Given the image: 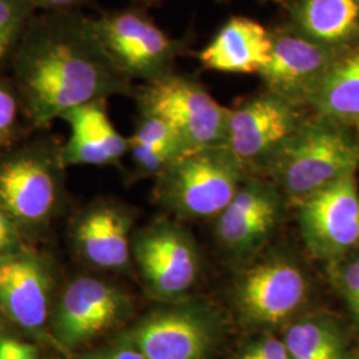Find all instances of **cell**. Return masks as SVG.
Masks as SVG:
<instances>
[{
    "label": "cell",
    "instance_id": "obj_11",
    "mask_svg": "<svg viewBox=\"0 0 359 359\" xmlns=\"http://www.w3.org/2000/svg\"><path fill=\"white\" fill-rule=\"evenodd\" d=\"M301 121L295 104L268 90L229 109L224 147L246 173L264 169Z\"/></svg>",
    "mask_w": 359,
    "mask_h": 359
},
{
    "label": "cell",
    "instance_id": "obj_5",
    "mask_svg": "<svg viewBox=\"0 0 359 359\" xmlns=\"http://www.w3.org/2000/svg\"><path fill=\"white\" fill-rule=\"evenodd\" d=\"M60 147L31 145L0 158V209L19 228H38L53 216L60 196Z\"/></svg>",
    "mask_w": 359,
    "mask_h": 359
},
{
    "label": "cell",
    "instance_id": "obj_10",
    "mask_svg": "<svg viewBox=\"0 0 359 359\" xmlns=\"http://www.w3.org/2000/svg\"><path fill=\"white\" fill-rule=\"evenodd\" d=\"M132 310L130 295L115 283L80 276L68 283L52 306V332L60 345L76 348L103 335Z\"/></svg>",
    "mask_w": 359,
    "mask_h": 359
},
{
    "label": "cell",
    "instance_id": "obj_29",
    "mask_svg": "<svg viewBox=\"0 0 359 359\" xmlns=\"http://www.w3.org/2000/svg\"><path fill=\"white\" fill-rule=\"evenodd\" d=\"M35 8H41L46 13L50 11H72L76 10L84 0H27Z\"/></svg>",
    "mask_w": 359,
    "mask_h": 359
},
{
    "label": "cell",
    "instance_id": "obj_19",
    "mask_svg": "<svg viewBox=\"0 0 359 359\" xmlns=\"http://www.w3.org/2000/svg\"><path fill=\"white\" fill-rule=\"evenodd\" d=\"M310 104L322 117L359 136V50L334 62Z\"/></svg>",
    "mask_w": 359,
    "mask_h": 359
},
{
    "label": "cell",
    "instance_id": "obj_22",
    "mask_svg": "<svg viewBox=\"0 0 359 359\" xmlns=\"http://www.w3.org/2000/svg\"><path fill=\"white\" fill-rule=\"evenodd\" d=\"M35 10L27 0H0V62L15 51Z\"/></svg>",
    "mask_w": 359,
    "mask_h": 359
},
{
    "label": "cell",
    "instance_id": "obj_31",
    "mask_svg": "<svg viewBox=\"0 0 359 359\" xmlns=\"http://www.w3.org/2000/svg\"><path fill=\"white\" fill-rule=\"evenodd\" d=\"M137 1H142V3H154L156 0H137Z\"/></svg>",
    "mask_w": 359,
    "mask_h": 359
},
{
    "label": "cell",
    "instance_id": "obj_6",
    "mask_svg": "<svg viewBox=\"0 0 359 359\" xmlns=\"http://www.w3.org/2000/svg\"><path fill=\"white\" fill-rule=\"evenodd\" d=\"M132 258L147 292L165 304L187 299L201 273V256L192 234L169 219L133 234Z\"/></svg>",
    "mask_w": 359,
    "mask_h": 359
},
{
    "label": "cell",
    "instance_id": "obj_14",
    "mask_svg": "<svg viewBox=\"0 0 359 359\" xmlns=\"http://www.w3.org/2000/svg\"><path fill=\"white\" fill-rule=\"evenodd\" d=\"M55 277L47 258L19 248L0 257V311L19 327L39 333L51 317Z\"/></svg>",
    "mask_w": 359,
    "mask_h": 359
},
{
    "label": "cell",
    "instance_id": "obj_16",
    "mask_svg": "<svg viewBox=\"0 0 359 359\" xmlns=\"http://www.w3.org/2000/svg\"><path fill=\"white\" fill-rule=\"evenodd\" d=\"M132 228L133 216L127 208L105 201L93 204L74 224V248L97 269L123 271L132 258Z\"/></svg>",
    "mask_w": 359,
    "mask_h": 359
},
{
    "label": "cell",
    "instance_id": "obj_18",
    "mask_svg": "<svg viewBox=\"0 0 359 359\" xmlns=\"http://www.w3.org/2000/svg\"><path fill=\"white\" fill-rule=\"evenodd\" d=\"M271 36L266 28L245 16H233L200 52L206 69L226 74H259L268 65Z\"/></svg>",
    "mask_w": 359,
    "mask_h": 359
},
{
    "label": "cell",
    "instance_id": "obj_27",
    "mask_svg": "<svg viewBox=\"0 0 359 359\" xmlns=\"http://www.w3.org/2000/svg\"><path fill=\"white\" fill-rule=\"evenodd\" d=\"M0 359H38V348L13 337H0Z\"/></svg>",
    "mask_w": 359,
    "mask_h": 359
},
{
    "label": "cell",
    "instance_id": "obj_15",
    "mask_svg": "<svg viewBox=\"0 0 359 359\" xmlns=\"http://www.w3.org/2000/svg\"><path fill=\"white\" fill-rule=\"evenodd\" d=\"M329 47L308 38L281 35L271 38L268 65L259 75L268 90L290 103H310L333 65Z\"/></svg>",
    "mask_w": 359,
    "mask_h": 359
},
{
    "label": "cell",
    "instance_id": "obj_24",
    "mask_svg": "<svg viewBox=\"0 0 359 359\" xmlns=\"http://www.w3.org/2000/svg\"><path fill=\"white\" fill-rule=\"evenodd\" d=\"M19 108L18 93L0 79V149L13 142L18 128Z\"/></svg>",
    "mask_w": 359,
    "mask_h": 359
},
{
    "label": "cell",
    "instance_id": "obj_28",
    "mask_svg": "<svg viewBox=\"0 0 359 359\" xmlns=\"http://www.w3.org/2000/svg\"><path fill=\"white\" fill-rule=\"evenodd\" d=\"M79 359H147L140 351L132 345L128 346L109 347L99 351H93Z\"/></svg>",
    "mask_w": 359,
    "mask_h": 359
},
{
    "label": "cell",
    "instance_id": "obj_3",
    "mask_svg": "<svg viewBox=\"0 0 359 359\" xmlns=\"http://www.w3.org/2000/svg\"><path fill=\"white\" fill-rule=\"evenodd\" d=\"M248 177L225 147L182 154L158 176L157 201L181 219L216 218Z\"/></svg>",
    "mask_w": 359,
    "mask_h": 359
},
{
    "label": "cell",
    "instance_id": "obj_13",
    "mask_svg": "<svg viewBox=\"0 0 359 359\" xmlns=\"http://www.w3.org/2000/svg\"><path fill=\"white\" fill-rule=\"evenodd\" d=\"M283 216V196L274 182L248 176L216 217V237L234 262L245 264L269 241Z\"/></svg>",
    "mask_w": 359,
    "mask_h": 359
},
{
    "label": "cell",
    "instance_id": "obj_23",
    "mask_svg": "<svg viewBox=\"0 0 359 359\" xmlns=\"http://www.w3.org/2000/svg\"><path fill=\"white\" fill-rule=\"evenodd\" d=\"M329 276L353 321L359 327V252L330 261Z\"/></svg>",
    "mask_w": 359,
    "mask_h": 359
},
{
    "label": "cell",
    "instance_id": "obj_26",
    "mask_svg": "<svg viewBox=\"0 0 359 359\" xmlns=\"http://www.w3.org/2000/svg\"><path fill=\"white\" fill-rule=\"evenodd\" d=\"M20 228L4 210L0 209V257L19 249Z\"/></svg>",
    "mask_w": 359,
    "mask_h": 359
},
{
    "label": "cell",
    "instance_id": "obj_25",
    "mask_svg": "<svg viewBox=\"0 0 359 359\" xmlns=\"http://www.w3.org/2000/svg\"><path fill=\"white\" fill-rule=\"evenodd\" d=\"M234 359H290L283 339L265 335L252 341Z\"/></svg>",
    "mask_w": 359,
    "mask_h": 359
},
{
    "label": "cell",
    "instance_id": "obj_20",
    "mask_svg": "<svg viewBox=\"0 0 359 359\" xmlns=\"http://www.w3.org/2000/svg\"><path fill=\"white\" fill-rule=\"evenodd\" d=\"M295 20L306 38L330 47L353 38L359 29L358 0H301Z\"/></svg>",
    "mask_w": 359,
    "mask_h": 359
},
{
    "label": "cell",
    "instance_id": "obj_8",
    "mask_svg": "<svg viewBox=\"0 0 359 359\" xmlns=\"http://www.w3.org/2000/svg\"><path fill=\"white\" fill-rule=\"evenodd\" d=\"M219 332L216 309L184 299L145 316L130 332L129 342L147 359H208Z\"/></svg>",
    "mask_w": 359,
    "mask_h": 359
},
{
    "label": "cell",
    "instance_id": "obj_7",
    "mask_svg": "<svg viewBox=\"0 0 359 359\" xmlns=\"http://www.w3.org/2000/svg\"><path fill=\"white\" fill-rule=\"evenodd\" d=\"M105 51L133 83H149L175 72L181 43L137 10L107 13L92 19Z\"/></svg>",
    "mask_w": 359,
    "mask_h": 359
},
{
    "label": "cell",
    "instance_id": "obj_21",
    "mask_svg": "<svg viewBox=\"0 0 359 359\" xmlns=\"http://www.w3.org/2000/svg\"><path fill=\"white\" fill-rule=\"evenodd\" d=\"M290 359H344L347 337L327 314H308L290 322L283 338Z\"/></svg>",
    "mask_w": 359,
    "mask_h": 359
},
{
    "label": "cell",
    "instance_id": "obj_30",
    "mask_svg": "<svg viewBox=\"0 0 359 359\" xmlns=\"http://www.w3.org/2000/svg\"><path fill=\"white\" fill-rule=\"evenodd\" d=\"M344 359H359V350H355L353 353H347L346 357Z\"/></svg>",
    "mask_w": 359,
    "mask_h": 359
},
{
    "label": "cell",
    "instance_id": "obj_4",
    "mask_svg": "<svg viewBox=\"0 0 359 359\" xmlns=\"http://www.w3.org/2000/svg\"><path fill=\"white\" fill-rule=\"evenodd\" d=\"M133 97L140 114L156 116L173 129L184 154L225 145L229 108L191 77L172 72L136 87Z\"/></svg>",
    "mask_w": 359,
    "mask_h": 359
},
{
    "label": "cell",
    "instance_id": "obj_1",
    "mask_svg": "<svg viewBox=\"0 0 359 359\" xmlns=\"http://www.w3.org/2000/svg\"><path fill=\"white\" fill-rule=\"evenodd\" d=\"M13 74L36 127L83 104L136 92L105 51L92 18L76 10L32 16L13 51Z\"/></svg>",
    "mask_w": 359,
    "mask_h": 359
},
{
    "label": "cell",
    "instance_id": "obj_9",
    "mask_svg": "<svg viewBox=\"0 0 359 359\" xmlns=\"http://www.w3.org/2000/svg\"><path fill=\"white\" fill-rule=\"evenodd\" d=\"M308 293V278L295 261L268 256L240 273L233 301L245 322L269 327L293 320L306 302Z\"/></svg>",
    "mask_w": 359,
    "mask_h": 359
},
{
    "label": "cell",
    "instance_id": "obj_12",
    "mask_svg": "<svg viewBox=\"0 0 359 359\" xmlns=\"http://www.w3.org/2000/svg\"><path fill=\"white\" fill-rule=\"evenodd\" d=\"M301 236L309 253L325 261L359 246V193L355 175L347 176L297 204Z\"/></svg>",
    "mask_w": 359,
    "mask_h": 359
},
{
    "label": "cell",
    "instance_id": "obj_17",
    "mask_svg": "<svg viewBox=\"0 0 359 359\" xmlns=\"http://www.w3.org/2000/svg\"><path fill=\"white\" fill-rule=\"evenodd\" d=\"M69 127V137L60 147L63 167L114 165L128 154V137L111 121L107 99L69 109L60 117Z\"/></svg>",
    "mask_w": 359,
    "mask_h": 359
},
{
    "label": "cell",
    "instance_id": "obj_2",
    "mask_svg": "<svg viewBox=\"0 0 359 359\" xmlns=\"http://www.w3.org/2000/svg\"><path fill=\"white\" fill-rule=\"evenodd\" d=\"M358 167V135L320 116L301 121L265 169L278 189L298 204L355 175Z\"/></svg>",
    "mask_w": 359,
    "mask_h": 359
}]
</instances>
